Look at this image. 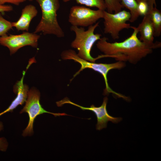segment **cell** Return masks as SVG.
<instances>
[{
	"mask_svg": "<svg viewBox=\"0 0 161 161\" xmlns=\"http://www.w3.org/2000/svg\"><path fill=\"white\" fill-rule=\"evenodd\" d=\"M133 32L130 36L120 42L110 43L104 37L97 41V48L104 54L101 58L110 57L117 61H128L136 64L152 52L153 49L141 41L137 37L139 33L137 27L131 26Z\"/></svg>",
	"mask_w": 161,
	"mask_h": 161,
	"instance_id": "cell-1",
	"label": "cell"
},
{
	"mask_svg": "<svg viewBox=\"0 0 161 161\" xmlns=\"http://www.w3.org/2000/svg\"><path fill=\"white\" fill-rule=\"evenodd\" d=\"M41 10V17L34 33L41 32L44 35H52L64 37V33L60 26L57 12L60 7L59 0H35Z\"/></svg>",
	"mask_w": 161,
	"mask_h": 161,
	"instance_id": "cell-2",
	"label": "cell"
},
{
	"mask_svg": "<svg viewBox=\"0 0 161 161\" xmlns=\"http://www.w3.org/2000/svg\"><path fill=\"white\" fill-rule=\"evenodd\" d=\"M99 22L88 27L87 30L83 27L72 26L71 31L74 32L75 37L71 43L72 47L78 51L77 55L80 58L87 61L95 62L97 58L92 57L91 55L92 47L94 43L101 38V35L94 33L95 29L99 25Z\"/></svg>",
	"mask_w": 161,
	"mask_h": 161,
	"instance_id": "cell-3",
	"label": "cell"
},
{
	"mask_svg": "<svg viewBox=\"0 0 161 161\" xmlns=\"http://www.w3.org/2000/svg\"><path fill=\"white\" fill-rule=\"evenodd\" d=\"M62 58L64 60H72L79 63L81 67L79 70L74 75V78L83 69L86 68L91 69L101 74L104 79L106 88L104 91V95H107L112 93L118 97L125 99L126 96L113 90L108 84L107 75L111 70L114 69H120L124 67L125 64L124 62L118 61L109 64L96 63L86 61L80 58L73 50L68 49L64 51L61 54Z\"/></svg>",
	"mask_w": 161,
	"mask_h": 161,
	"instance_id": "cell-4",
	"label": "cell"
},
{
	"mask_svg": "<svg viewBox=\"0 0 161 161\" xmlns=\"http://www.w3.org/2000/svg\"><path fill=\"white\" fill-rule=\"evenodd\" d=\"M40 94L36 89L32 88L29 91L25 104L20 112V113L26 112L29 117L28 125L24 130V137L30 136L33 133V125L35 120L38 115L44 113L53 115L55 117L68 115L65 113H54L48 112L43 108L40 102Z\"/></svg>",
	"mask_w": 161,
	"mask_h": 161,
	"instance_id": "cell-5",
	"label": "cell"
},
{
	"mask_svg": "<svg viewBox=\"0 0 161 161\" xmlns=\"http://www.w3.org/2000/svg\"><path fill=\"white\" fill-rule=\"evenodd\" d=\"M131 14L124 10L116 13H110L104 11V32L110 35L114 40L119 38L120 32L124 29L130 28L129 21Z\"/></svg>",
	"mask_w": 161,
	"mask_h": 161,
	"instance_id": "cell-6",
	"label": "cell"
},
{
	"mask_svg": "<svg viewBox=\"0 0 161 161\" xmlns=\"http://www.w3.org/2000/svg\"><path fill=\"white\" fill-rule=\"evenodd\" d=\"M104 11L93 10L83 6H74L70 10L68 21L72 26L82 27H89L103 18Z\"/></svg>",
	"mask_w": 161,
	"mask_h": 161,
	"instance_id": "cell-7",
	"label": "cell"
},
{
	"mask_svg": "<svg viewBox=\"0 0 161 161\" xmlns=\"http://www.w3.org/2000/svg\"><path fill=\"white\" fill-rule=\"evenodd\" d=\"M108 100L107 97H105L103 98L102 104L99 107H96L93 105H92L89 107H83L72 102L67 97L57 102L56 103L57 106L59 107L65 104H70L78 107L82 110L92 111L95 114L97 118V123L96 125V129L97 130H100L106 128L107 127L108 122L109 121L113 123H117L122 120L121 117H114L108 114L106 109Z\"/></svg>",
	"mask_w": 161,
	"mask_h": 161,
	"instance_id": "cell-8",
	"label": "cell"
},
{
	"mask_svg": "<svg viewBox=\"0 0 161 161\" xmlns=\"http://www.w3.org/2000/svg\"><path fill=\"white\" fill-rule=\"evenodd\" d=\"M40 35L34 33L24 32L18 35L7 34L0 37V44L7 47L11 55L26 46L37 48Z\"/></svg>",
	"mask_w": 161,
	"mask_h": 161,
	"instance_id": "cell-9",
	"label": "cell"
},
{
	"mask_svg": "<svg viewBox=\"0 0 161 161\" xmlns=\"http://www.w3.org/2000/svg\"><path fill=\"white\" fill-rule=\"evenodd\" d=\"M137 28L140 34V40L141 41L153 49L161 47L160 42L154 43V30L148 11Z\"/></svg>",
	"mask_w": 161,
	"mask_h": 161,
	"instance_id": "cell-10",
	"label": "cell"
},
{
	"mask_svg": "<svg viewBox=\"0 0 161 161\" xmlns=\"http://www.w3.org/2000/svg\"><path fill=\"white\" fill-rule=\"evenodd\" d=\"M26 71L23 72V75L20 80L17 81L14 86L13 91L17 96L9 107L0 113V116L9 112H12L19 105H22L26 102L29 92L27 85L24 84L23 80Z\"/></svg>",
	"mask_w": 161,
	"mask_h": 161,
	"instance_id": "cell-11",
	"label": "cell"
},
{
	"mask_svg": "<svg viewBox=\"0 0 161 161\" xmlns=\"http://www.w3.org/2000/svg\"><path fill=\"white\" fill-rule=\"evenodd\" d=\"M38 14V11L33 5H26L22 10L21 16L16 21L12 22L13 27L18 31H28L30 23Z\"/></svg>",
	"mask_w": 161,
	"mask_h": 161,
	"instance_id": "cell-12",
	"label": "cell"
},
{
	"mask_svg": "<svg viewBox=\"0 0 161 161\" xmlns=\"http://www.w3.org/2000/svg\"><path fill=\"white\" fill-rule=\"evenodd\" d=\"M148 12L154 29V36L159 37L161 35V11L154 7Z\"/></svg>",
	"mask_w": 161,
	"mask_h": 161,
	"instance_id": "cell-13",
	"label": "cell"
},
{
	"mask_svg": "<svg viewBox=\"0 0 161 161\" xmlns=\"http://www.w3.org/2000/svg\"><path fill=\"white\" fill-rule=\"evenodd\" d=\"M120 0L123 7L129 11L131 14L129 21L131 23L135 22L140 16L137 10V2L136 0Z\"/></svg>",
	"mask_w": 161,
	"mask_h": 161,
	"instance_id": "cell-14",
	"label": "cell"
},
{
	"mask_svg": "<svg viewBox=\"0 0 161 161\" xmlns=\"http://www.w3.org/2000/svg\"><path fill=\"white\" fill-rule=\"evenodd\" d=\"M75 1L78 4L89 7H95L103 10H106V6L104 0H63L66 2Z\"/></svg>",
	"mask_w": 161,
	"mask_h": 161,
	"instance_id": "cell-15",
	"label": "cell"
},
{
	"mask_svg": "<svg viewBox=\"0 0 161 161\" xmlns=\"http://www.w3.org/2000/svg\"><path fill=\"white\" fill-rule=\"evenodd\" d=\"M107 11L110 13H116L124 8L119 0H104Z\"/></svg>",
	"mask_w": 161,
	"mask_h": 161,
	"instance_id": "cell-16",
	"label": "cell"
},
{
	"mask_svg": "<svg viewBox=\"0 0 161 161\" xmlns=\"http://www.w3.org/2000/svg\"><path fill=\"white\" fill-rule=\"evenodd\" d=\"M12 22L5 19L0 13V37L6 34L12 29Z\"/></svg>",
	"mask_w": 161,
	"mask_h": 161,
	"instance_id": "cell-17",
	"label": "cell"
},
{
	"mask_svg": "<svg viewBox=\"0 0 161 161\" xmlns=\"http://www.w3.org/2000/svg\"><path fill=\"white\" fill-rule=\"evenodd\" d=\"M137 10L140 16H144L148 11V5L145 1H140L138 3Z\"/></svg>",
	"mask_w": 161,
	"mask_h": 161,
	"instance_id": "cell-18",
	"label": "cell"
},
{
	"mask_svg": "<svg viewBox=\"0 0 161 161\" xmlns=\"http://www.w3.org/2000/svg\"><path fill=\"white\" fill-rule=\"evenodd\" d=\"M27 0H0V5H4L6 3H9L15 5H18L20 3L26 1Z\"/></svg>",
	"mask_w": 161,
	"mask_h": 161,
	"instance_id": "cell-19",
	"label": "cell"
},
{
	"mask_svg": "<svg viewBox=\"0 0 161 161\" xmlns=\"http://www.w3.org/2000/svg\"><path fill=\"white\" fill-rule=\"evenodd\" d=\"M8 146V143L4 137L0 138V151H5Z\"/></svg>",
	"mask_w": 161,
	"mask_h": 161,
	"instance_id": "cell-20",
	"label": "cell"
},
{
	"mask_svg": "<svg viewBox=\"0 0 161 161\" xmlns=\"http://www.w3.org/2000/svg\"><path fill=\"white\" fill-rule=\"evenodd\" d=\"M13 10V7L11 5H0V13L2 14L5 12L11 11Z\"/></svg>",
	"mask_w": 161,
	"mask_h": 161,
	"instance_id": "cell-21",
	"label": "cell"
},
{
	"mask_svg": "<svg viewBox=\"0 0 161 161\" xmlns=\"http://www.w3.org/2000/svg\"><path fill=\"white\" fill-rule=\"evenodd\" d=\"M146 2L148 5V10H151L154 6H156L155 0H146Z\"/></svg>",
	"mask_w": 161,
	"mask_h": 161,
	"instance_id": "cell-22",
	"label": "cell"
},
{
	"mask_svg": "<svg viewBox=\"0 0 161 161\" xmlns=\"http://www.w3.org/2000/svg\"><path fill=\"white\" fill-rule=\"evenodd\" d=\"M137 3H139L140 1H145L146 2V0H136Z\"/></svg>",
	"mask_w": 161,
	"mask_h": 161,
	"instance_id": "cell-23",
	"label": "cell"
},
{
	"mask_svg": "<svg viewBox=\"0 0 161 161\" xmlns=\"http://www.w3.org/2000/svg\"><path fill=\"white\" fill-rule=\"evenodd\" d=\"M29 0V1H32L33 0Z\"/></svg>",
	"mask_w": 161,
	"mask_h": 161,
	"instance_id": "cell-24",
	"label": "cell"
}]
</instances>
